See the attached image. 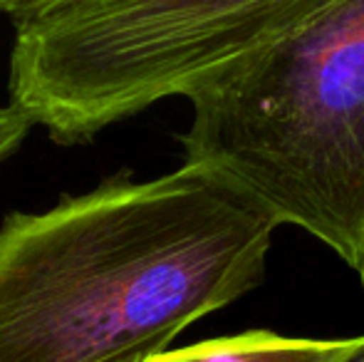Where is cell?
<instances>
[{"mask_svg":"<svg viewBox=\"0 0 364 362\" xmlns=\"http://www.w3.org/2000/svg\"><path fill=\"white\" fill-rule=\"evenodd\" d=\"M30 129H33V122L23 112H18L13 105L0 107V164L18 151Z\"/></svg>","mask_w":364,"mask_h":362,"instance_id":"5b68a950","label":"cell"},{"mask_svg":"<svg viewBox=\"0 0 364 362\" xmlns=\"http://www.w3.org/2000/svg\"><path fill=\"white\" fill-rule=\"evenodd\" d=\"M60 3H65V0H0V13L8 15L13 25H18L23 20L45 13V10L55 8Z\"/></svg>","mask_w":364,"mask_h":362,"instance_id":"8992f818","label":"cell"},{"mask_svg":"<svg viewBox=\"0 0 364 362\" xmlns=\"http://www.w3.org/2000/svg\"><path fill=\"white\" fill-rule=\"evenodd\" d=\"M186 100L183 164L211 171L275 228L310 233L364 283V0H332Z\"/></svg>","mask_w":364,"mask_h":362,"instance_id":"7a4b0ae2","label":"cell"},{"mask_svg":"<svg viewBox=\"0 0 364 362\" xmlns=\"http://www.w3.org/2000/svg\"><path fill=\"white\" fill-rule=\"evenodd\" d=\"M332 0H65L15 25L10 105L80 144Z\"/></svg>","mask_w":364,"mask_h":362,"instance_id":"3957f363","label":"cell"},{"mask_svg":"<svg viewBox=\"0 0 364 362\" xmlns=\"http://www.w3.org/2000/svg\"><path fill=\"white\" fill-rule=\"evenodd\" d=\"M350 340L285 338L270 330H248L228 338L203 340L188 348L166 350L146 362H340L350 353Z\"/></svg>","mask_w":364,"mask_h":362,"instance_id":"277c9868","label":"cell"},{"mask_svg":"<svg viewBox=\"0 0 364 362\" xmlns=\"http://www.w3.org/2000/svg\"><path fill=\"white\" fill-rule=\"evenodd\" d=\"M275 226L211 171L114 174L0 223V362H146L255 290Z\"/></svg>","mask_w":364,"mask_h":362,"instance_id":"6da1fadb","label":"cell"},{"mask_svg":"<svg viewBox=\"0 0 364 362\" xmlns=\"http://www.w3.org/2000/svg\"><path fill=\"white\" fill-rule=\"evenodd\" d=\"M340 362H364V335L362 338H355L350 353H347Z\"/></svg>","mask_w":364,"mask_h":362,"instance_id":"52a82bcc","label":"cell"}]
</instances>
